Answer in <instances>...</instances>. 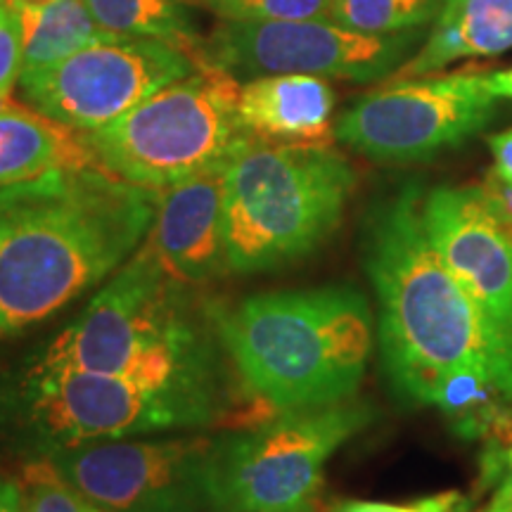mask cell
Masks as SVG:
<instances>
[{"label": "cell", "mask_w": 512, "mask_h": 512, "mask_svg": "<svg viewBox=\"0 0 512 512\" xmlns=\"http://www.w3.org/2000/svg\"><path fill=\"white\" fill-rule=\"evenodd\" d=\"M159 204L102 166H64L0 188V335H19L112 278Z\"/></svg>", "instance_id": "cell-1"}, {"label": "cell", "mask_w": 512, "mask_h": 512, "mask_svg": "<svg viewBox=\"0 0 512 512\" xmlns=\"http://www.w3.org/2000/svg\"><path fill=\"white\" fill-rule=\"evenodd\" d=\"M422 190L406 183L368 209L363 261L380 304V347L396 392L432 406L458 370L496 380L482 323L422 223ZM498 384V382H496Z\"/></svg>", "instance_id": "cell-2"}, {"label": "cell", "mask_w": 512, "mask_h": 512, "mask_svg": "<svg viewBox=\"0 0 512 512\" xmlns=\"http://www.w3.org/2000/svg\"><path fill=\"white\" fill-rule=\"evenodd\" d=\"M216 335L275 415L347 401L366 375L373 313L356 287L252 294L211 311Z\"/></svg>", "instance_id": "cell-3"}, {"label": "cell", "mask_w": 512, "mask_h": 512, "mask_svg": "<svg viewBox=\"0 0 512 512\" xmlns=\"http://www.w3.org/2000/svg\"><path fill=\"white\" fill-rule=\"evenodd\" d=\"M185 287L143 242L34 363L150 384H219L214 349Z\"/></svg>", "instance_id": "cell-4"}, {"label": "cell", "mask_w": 512, "mask_h": 512, "mask_svg": "<svg viewBox=\"0 0 512 512\" xmlns=\"http://www.w3.org/2000/svg\"><path fill=\"white\" fill-rule=\"evenodd\" d=\"M354 188V166L332 145L254 140L226 171L228 268L254 275L302 261L339 228Z\"/></svg>", "instance_id": "cell-5"}, {"label": "cell", "mask_w": 512, "mask_h": 512, "mask_svg": "<svg viewBox=\"0 0 512 512\" xmlns=\"http://www.w3.org/2000/svg\"><path fill=\"white\" fill-rule=\"evenodd\" d=\"M242 83L200 64L112 124L81 133L98 166L140 188L166 190L226 169L254 143L240 121Z\"/></svg>", "instance_id": "cell-6"}, {"label": "cell", "mask_w": 512, "mask_h": 512, "mask_svg": "<svg viewBox=\"0 0 512 512\" xmlns=\"http://www.w3.org/2000/svg\"><path fill=\"white\" fill-rule=\"evenodd\" d=\"M17 415L41 448L207 427L221 413L219 384H150L74 368H27L17 384Z\"/></svg>", "instance_id": "cell-7"}, {"label": "cell", "mask_w": 512, "mask_h": 512, "mask_svg": "<svg viewBox=\"0 0 512 512\" xmlns=\"http://www.w3.org/2000/svg\"><path fill=\"white\" fill-rule=\"evenodd\" d=\"M366 403L280 413L216 439L223 512H294L313 503L332 453L373 422Z\"/></svg>", "instance_id": "cell-8"}, {"label": "cell", "mask_w": 512, "mask_h": 512, "mask_svg": "<svg viewBox=\"0 0 512 512\" xmlns=\"http://www.w3.org/2000/svg\"><path fill=\"white\" fill-rule=\"evenodd\" d=\"M425 38L427 27L399 34H363L339 27L330 19H221L202 38L195 62L221 69L240 83L271 74H309L373 83L399 72L418 53Z\"/></svg>", "instance_id": "cell-9"}, {"label": "cell", "mask_w": 512, "mask_h": 512, "mask_svg": "<svg viewBox=\"0 0 512 512\" xmlns=\"http://www.w3.org/2000/svg\"><path fill=\"white\" fill-rule=\"evenodd\" d=\"M489 72L396 79L358 98L335 138L380 164H413L463 145L498 112Z\"/></svg>", "instance_id": "cell-10"}, {"label": "cell", "mask_w": 512, "mask_h": 512, "mask_svg": "<svg viewBox=\"0 0 512 512\" xmlns=\"http://www.w3.org/2000/svg\"><path fill=\"white\" fill-rule=\"evenodd\" d=\"M216 439H112L41 456L102 512H223Z\"/></svg>", "instance_id": "cell-11"}, {"label": "cell", "mask_w": 512, "mask_h": 512, "mask_svg": "<svg viewBox=\"0 0 512 512\" xmlns=\"http://www.w3.org/2000/svg\"><path fill=\"white\" fill-rule=\"evenodd\" d=\"M200 67L183 48L159 38L105 31L64 60L19 74L31 110L86 133L102 128Z\"/></svg>", "instance_id": "cell-12"}, {"label": "cell", "mask_w": 512, "mask_h": 512, "mask_svg": "<svg viewBox=\"0 0 512 512\" xmlns=\"http://www.w3.org/2000/svg\"><path fill=\"white\" fill-rule=\"evenodd\" d=\"M422 223L482 323L498 389L512 403V216L482 185L422 192Z\"/></svg>", "instance_id": "cell-13"}, {"label": "cell", "mask_w": 512, "mask_h": 512, "mask_svg": "<svg viewBox=\"0 0 512 512\" xmlns=\"http://www.w3.org/2000/svg\"><path fill=\"white\" fill-rule=\"evenodd\" d=\"M226 171L228 166L159 190L145 245L178 283L207 285L230 271L223 233Z\"/></svg>", "instance_id": "cell-14"}, {"label": "cell", "mask_w": 512, "mask_h": 512, "mask_svg": "<svg viewBox=\"0 0 512 512\" xmlns=\"http://www.w3.org/2000/svg\"><path fill=\"white\" fill-rule=\"evenodd\" d=\"M335 100L323 76L271 74L242 81L238 112L259 143L330 145Z\"/></svg>", "instance_id": "cell-15"}, {"label": "cell", "mask_w": 512, "mask_h": 512, "mask_svg": "<svg viewBox=\"0 0 512 512\" xmlns=\"http://www.w3.org/2000/svg\"><path fill=\"white\" fill-rule=\"evenodd\" d=\"M510 48L512 0H444L425 43L396 76H430L463 57H491Z\"/></svg>", "instance_id": "cell-16"}, {"label": "cell", "mask_w": 512, "mask_h": 512, "mask_svg": "<svg viewBox=\"0 0 512 512\" xmlns=\"http://www.w3.org/2000/svg\"><path fill=\"white\" fill-rule=\"evenodd\" d=\"M64 166H98L79 131L31 107L0 112V188Z\"/></svg>", "instance_id": "cell-17"}, {"label": "cell", "mask_w": 512, "mask_h": 512, "mask_svg": "<svg viewBox=\"0 0 512 512\" xmlns=\"http://www.w3.org/2000/svg\"><path fill=\"white\" fill-rule=\"evenodd\" d=\"M15 12L22 27V72L60 62L105 34L83 0H57L46 8Z\"/></svg>", "instance_id": "cell-18"}, {"label": "cell", "mask_w": 512, "mask_h": 512, "mask_svg": "<svg viewBox=\"0 0 512 512\" xmlns=\"http://www.w3.org/2000/svg\"><path fill=\"white\" fill-rule=\"evenodd\" d=\"M83 3L100 29L174 43L192 60L204 38L190 8L192 0H83Z\"/></svg>", "instance_id": "cell-19"}, {"label": "cell", "mask_w": 512, "mask_h": 512, "mask_svg": "<svg viewBox=\"0 0 512 512\" xmlns=\"http://www.w3.org/2000/svg\"><path fill=\"white\" fill-rule=\"evenodd\" d=\"M444 0H332L328 19L363 34H399L430 27Z\"/></svg>", "instance_id": "cell-20"}, {"label": "cell", "mask_w": 512, "mask_h": 512, "mask_svg": "<svg viewBox=\"0 0 512 512\" xmlns=\"http://www.w3.org/2000/svg\"><path fill=\"white\" fill-rule=\"evenodd\" d=\"M22 489L27 512H102L64 479L48 456L29 460L24 465Z\"/></svg>", "instance_id": "cell-21"}, {"label": "cell", "mask_w": 512, "mask_h": 512, "mask_svg": "<svg viewBox=\"0 0 512 512\" xmlns=\"http://www.w3.org/2000/svg\"><path fill=\"white\" fill-rule=\"evenodd\" d=\"M211 15L230 22H297L328 19L332 0H195Z\"/></svg>", "instance_id": "cell-22"}, {"label": "cell", "mask_w": 512, "mask_h": 512, "mask_svg": "<svg viewBox=\"0 0 512 512\" xmlns=\"http://www.w3.org/2000/svg\"><path fill=\"white\" fill-rule=\"evenodd\" d=\"M475 498L460 491H444L413 503H380V501H347L337 512H470Z\"/></svg>", "instance_id": "cell-23"}, {"label": "cell", "mask_w": 512, "mask_h": 512, "mask_svg": "<svg viewBox=\"0 0 512 512\" xmlns=\"http://www.w3.org/2000/svg\"><path fill=\"white\" fill-rule=\"evenodd\" d=\"M22 74V27L15 8L0 15V93H10Z\"/></svg>", "instance_id": "cell-24"}, {"label": "cell", "mask_w": 512, "mask_h": 512, "mask_svg": "<svg viewBox=\"0 0 512 512\" xmlns=\"http://www.w3.org/2000/svg\"><path fill=\"white\" fill-rule=\"evenodd\" d=\"M494 486L496 489L489 505L479 512H512V446L508 448V453H505Z\"/></svg>", "instance_id": "cell-25"}, {"label": "cell", "mask_w": 512, "mask_h": 512, "mask_svg": "<svg viewBox=\"0 0 512 512\" xmlns=\"http://www.w3.org/2000/svg\"><path fill=\"white\" fill-rule=\"evenodd\" d=\"M489 147L494 152V174L512 183V128L491 136Z\"/></svg>", "instance_id": "cell-26"}, {"label": "cell", "mask_w": 512, "mask_h": 512, "mask_svg": "<svg viewBox=\"0 0 512 512\" xmlns=\"http://www.w3.org/2000/svg\"><path fill=\"white\" fill-rule=\"evenodd\" d=\"M0 512H27L22 484L5 475H0Z\"/></svg>", "instance_id": "cell-27"}, {"label": "cell", "mask_w": 512, "mask_h": 512, "mask_svg": "<svg viewBox=\"0 0 512 512\" xmlns=\"http://www.w3.org/2000/svg\"><path fill=\"white\" fill-rule=\"evenodd\" d=\"M489 86L498 98L512 100V69H505V72H489Z\"/></svg>", "instance_id": "cell-28"}, {"label": "cell", "mask_w": 512, "mask_h": 512, "mask_svg": "<svg viewBox=\"0 0 512 512\" xmlns=\"http://www.w3.org/2000/svg\"><path fill=\"white\" fill-rule=\"evenodd\" d=\"M57 0H8L10 8H46V5H53Z\"/></svg>", "instance_id": "cell-29"}, {"label": "cell", "mask_w": 512, "mask_h": 512, "mask_svg": "<svg viewBox=\"0 0 512 512\" xmlns=\"http://www.w3.org/2000/svg\"><path fill=\"white\" fill-rule=\"evenodd\" d=\"M19 107L15 100L10 98V93H0V112H8V110H15Z\"/></svg>", "instance_id": "cell-30"}, {"label": "cell", "mask_w": 512, "mask_h": 512, "mask_svg": "<svg viewBox=\"0 0 512 512\" xmlns=\"http://www.w3.org/2000/svg\"><path fill=\"white\" fill-rule=\"evenodd\" d=\"M294 512H320V510L316 508V503H309V505H304V508H299V510H294Z\"/></svg>", "instance_id": "cell-31"}, {"label": "cell", "mask_w": 512, "mask_h": 512, "mask_svg": "<svg viewBox=\"0 0 512 512\" xmlns=\"http://www.w3.org/2000/svg\"><path fill=\"white\" fill-rule=\"evenodd\" d=\"M5 8H8V3H5V0H0V15H3Z\"/></svg>", "instance_id": "cell-32"}, {"label": "cell", "mask_w": 512, "mask_h": 512, "mask_svg": "<svg viewBox=\"0 0 512 512\" xmlns=\"http://www.w3.org/2000/svg\"><path fill=\"white\" fill-rule=\"evenodd\" d=\"M5 3H8V0H5Z\"/></svg>", "instance_id": "cell-33"}]
</instances>
